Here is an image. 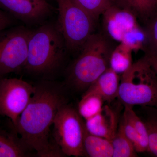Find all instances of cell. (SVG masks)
I'll return each mask as SVG.
<instances>
[{
  "mask_svg": "<svg viewBox=\"0 0 157 157\" xmlns=\"http://www.w3.org/2000/svg\"><path fill=\"white\" fill-rule=\"evenodd\" d=\"M0 8L27 25H40L52 13L46 0H0Z\"/></svg>",
  "mask_w": 157,
  "mask_h": 157,
  "instance_id": "obj_9",
  "label": "cell"
},
{
  "mask_svg": "<svg viewBox=\"0 0 157 157\" xmlns=\"http://www.w3.org/2000/svg\"><path fill=\"white\" fill-rule=\"evenodd\" d=\"M104 101L99 95L85 92L78 103V113L85 120L90 118L102 111Z\"/></svg>",
  "mask_w": 157,
  "mask_h": 157,
  "instance_id": "obj_18",
  "label": "cell"
},
{
  "mask_svg": "<svg viewBox=\"0 0 157 157\" xmlns=\"http://www.w3.org/2000/svg\"><path fill=\"white\" fill-rule=\"evenodd\" d=\"M27 149L20 138L0 129V157L28 156Z\"/></svg>",
  "mask_w": 157,
  "mask_h": 157,
  "instance_id": "obj_14",
  "label": "cell"
},
{
  "mask_svg": "<svg viewBox=\"0 0 157 157\" xmlns=\"http://www.w3.org/2000/svg\"><path fill=\"white\" fill-rule=\"evenodd\" d=\"M114 4L128 9L135 14L145 18L149 17L157 8V0H113Z\"/></svg>",
  "mask_w": 157,
  "mask_h": 157,
  "instance_id": "obj_19",
  "label": "cell"
},
{
  "mask_svg": "<svg viewBox=\"0 0 157 157\" xmlns=\"http://www.w3.org/2000/svg\"><path fill=\"white\" fill-rule=\"evenodd\" d=\"M138 116L145 124L148 132L147 152L157 157V107L141 106L140 115Z\"/></svg>",
  "mask_w": 157,
  "mask_h": 157,
  "instance_id": "obj_15",
  "label": "cell"
},
{
  "mask_svg": "<svg viewBox=\"0 0 157 157\" xmlns=\"http://www.w3.org/2000/svg\"><path fill=\"white\" fill-rule=\"evenodd\" d=\"M149 60L153 68L154 69L155 71L157 73V57L154 56L147 54V55Z\"/></svg>",
  "mask_w": 157,
  "mask_h": 157,
  "instance_id": "obj_25",
  "label": "cell"
},
{
  "mask_svg": "<svg viewBox=\"0 0 157 157\" xmlns=\"http://www.w3.org/2000/svg\"><path fill=\"white\" fill-rule=\"evenodd\" d=\"M147 39L146 32L138 25L124 36L120 43L126 46L132 52H137L143 49Z\"/></svg>",
  "mask_w": 157,
  "mask_h": 157,
  "instance_id": "obj_21",
  "label": "cell"
},
{
  "mask_svg": "<svg viewBox=\"0 0 157 157\" xmlns=\"http://www.w3.org/2000/svg\"><path fill=\"white\" fill-rule=\"evenodd\" d=\"M53 125L56 144L64 155H86L84 148L85 125L74 107L68 103L62 107L57 113Z\"/></svg>",
  "mask_w": 157,
  "mask_h": 157,
  "instance_id": "obj_6",
  "label": "cell"
},
{
  "mask_svg": "<svg viewBox=\"0 0 157 157\" xmlns=\"http://www.w3.org/2000/svg\"><path fill=\"white\" fill-rule=\"evenodd\" d=\"M132 124L138 137V144L136 151L137 153L147 152L149 146L148 132L145 124L140 117L134 111L133 107L125 105L123 116Z\"/></svg>",
  "mask_w": 157,
  "mask_h": 157,
  "instance_id": "obj_16",
  "label": "cell"
},
{
  "mask_svg": "<svg viewBox=\"0 0 157 157\" xmlns=\"http://www.w3.org/2000/svg\"><path fill=\"white\" fill-rule=\"evenodd\" d=\"M111 52L105 37L93 34L66 70L67 85L77 91L85 92L109 68Z\"/></svg>",
  "mask_w": 157,
  "mask_h": 157,
  "instance_id": "obj_3",
  "label": "cell"
},
{
  "mask_svg": "<svg viewBox=\"0 0 157 157\" xmlns=\"http://www.w3.org/2000/svg\"><path fill=\"white\" fill-rule=\"evenodd\" d=\"M84 148L86 155L90 157H113L111 141L90 134L86 128Z\"/></svg>",
  "mask_w": 157,
  "mask_h": 157,
  "instance_id": "obj_13",
  "label": "cell"
},
{
  "mask_svg": "<svg viewBox=\"0 0 157 157\" xmlns=\"http://www.w3.org/2000/svg\"><path fill=\"white\" fill-rule=\"evenodd\" d=\"M102 15L104 29L107 35L119 43L128 32L138 25L136 15L133 12L114 4Z\"/></svg>",
  "mask_w": 157,
  "mask_h": 157,
  "instance_id": "obj_10",
  "label": "cell"
},
{
  "mask_svg": "<svg viewBox=\"0 0 157 157\" xmlns=\"http://www.w3.org/2000/svg\"><path fill=\"white\" fill-rule=\"evenodd\" d=\"M95 20L114 4L113 0H74Z\"/></svg>",
  "mask_w": 157,
  "mask_h": 157,
  "instance_id": "obj_22",
  "label": "cell"
},
{
  "mask_svg": "<svg viewBox=\"0 0 157 157\" xmlns=\"http://www.w3.org/2000/svg\"><path fill=\"white\" fill-rule=\"evenodd\" d=\"M68 53L56 21H45L32 32L23 70L32 76H53L63 67Z\"/></svg>",
  "mask_w": 157,
  "mask_h": 157,
  "instance_id": "obj_2",
  "label": "cell"
},
{
  "mask_svg": "<svg viewBox=\"0 0 157 157\" xmlns=\"http://www.w3.org/2000/svg\"><path fill=\"white\" fill-rule=\"evenodd\" d=\"M34 91V86L22 79L4 76L0 79V115L9 118L14 128Z\"/></svg>",
  "mask_w": 157,
  "mask_h": 157,
  "instance_id": "obj_8",
  "label": "cell"
},
{
  "mask_svg": "<svg viewBox=\"0 0 157 157\" xmlns=\"http://www.w3.org/2000/svg\"><path fill=\"white\" fill-rule=\"evenodd\" d=\"M149 18L146 33L151 50L148 54L157 57V8Z\"/></svg>",
  "mask_w": 157,
  "mask_h": 157,
  "instance_id": "obj_23",
  "label": "cell"
},
{
  "mask_svg": "<svg viewBox=\"0 0 157 157\" xmlns=\"http://www.w3.org/2000/svg\"><path fill=\"white\" fill-rule=\"evenodd\" d=\"M33 30L24 26H13L0 31V76L23 70Z\"/></svg>",
  "mask_w": 157,
  "mask_h": 157,
  "instance_id": "obj_7",
  "label": "cell"
},
{
  "mask_svg": "<svg viewBox=\"0 0 157 157\" xmlns=\"http://www.w3.org/2000/svg\"><path fill=\"white\" fill-rule=\"evenodd\" d=\"M14 21V17L0 8V31L13 26Z\"/></svg>",
  "mask_w": 157,
  "mask_h": 157,
  "instance_id": "obj_24",
  "label": "cell"
},
{
  "mask_svg": "<svg viewBox=\"0 0 157 157\" xmlns=\"http://www.w3.org/2000/svg\"><path fill=\"white\" fill-rule=\"evenodd\" d=\"M117 119L108 106L100 113L85 120L86 128L90 134L111 140L117 131Z\"/></svg>",
  "mask_w": 157,
  "mask_h": 157,
  "instance_id": "obj_11",
  "label": "cell"
},
{
  "mask_svg": "<svg viewBox=\"0 0 157 157\" xmlns=\"http://www.w3.org/2000/svg\"><path fill=\"white\" fill-rule=\"evenodd\" d=\"M56 23L69 53L78 54L94 34L96 20L74 0H56Z\"/></svg>",
  "mask_w": 157,
  "mask_h": 157,
  "instance_id": "obj_5",
  "label": "cell"
},
{
  "mask_svg": "<svg viewBox=\"0 0 157 157\" xmlns=\"http://www.w3.org/2000/svg\"><path fill=\"white\" fill-rule=\"evenodd\" d=\"M117 98L124 106L157 107V73L147 56L122 74Z\"/></svg>",
  "mask_w": 157,
  "mask_h": 157,
  "instance_id": "obj_4",
  "label": "cell"
},
{
  "mask_svg": "<svg viewBox=\"0 0 157 157\" xmlns=\"http://www.w3.org/2000/svg\"><path fill=\"white\" fill-rule=\"evenodd\" d=\"M2 77H3V76H0V79H1V78H2Z\"/></svg>",
  "mask_w": 157,
  "mask_h": 157,
  "instance_id": "obj_26",
  "label": "cell"
},
{
  "mask_svg": "<svg viewBox=\"0 0 157 157\" xmlns=\"http://www.w3.org/2000/svg\"></svg>",
  "mask_w": 157,
  "mask_h": 157,
  "instance_id": "obj_27",
  "label": "cell"
},
{
  "mask_svg": "<svg viewBox=\"0 0 157 157\" xmlns=\"http://www.w3.org/2000/svg\"><path fill=\"white\" fill-rule=\"evenodd\" d=\"M120 82L119 74L109 68L85 92L97 94L101 96L104 101L110 102L117 98Z\"/></svg>",
  "mask_w": 157,
  "mask_h": 157,
  "instance_id": "obj_12",
  "label": "cell"
},
{
  "mask_svg": "<svg viewBox=\"0 0 157 157\" xmlns=\"http://www.w3.org/2000/svg\"><path fill=\"white\" fill-rule=\"evenodd\" d=\"M132 51L122 43L112 51L109 59V68L116 73L122 74L132 67Z\"/></svg>",
  "mask_w": 157,
  "mask_h": 157,
  "instance_id": "obj_17",
  "label": "cell"
},
{
  "mask_svg": "<svg viewBox=\"0 0 157 157\" xmlns=\"http://www.w3.org/2000/svg\"><path fill=\"white\" fill-rule=\"evenodd\" d=\"M28 105L14 128L29 149L39 157H60L63 154L50 140V128L59 110L68 104L66 88L45 80L37 83Z\"/></svg>",
  "mask_w": 157,
  "mask_h": 157,
  "instance_id": "obj_1",
  "label": "cell"
},
{
  "mask_svg": "<svg viewBox=\"0 0 157 157\" xmlns=\"http://www.w3.org/2000/svg\"><path fill=\"white\" fill-rule=\"evenodd\" d=\"M111 141L113 149V157L137 156L134 145L125 134L121 124Z\"/></svg>",
  "mask_w": 157,
  "mask_h": 157,
  "instance_id": "obj_20",
  "label": "cell"
}]
</instances>
